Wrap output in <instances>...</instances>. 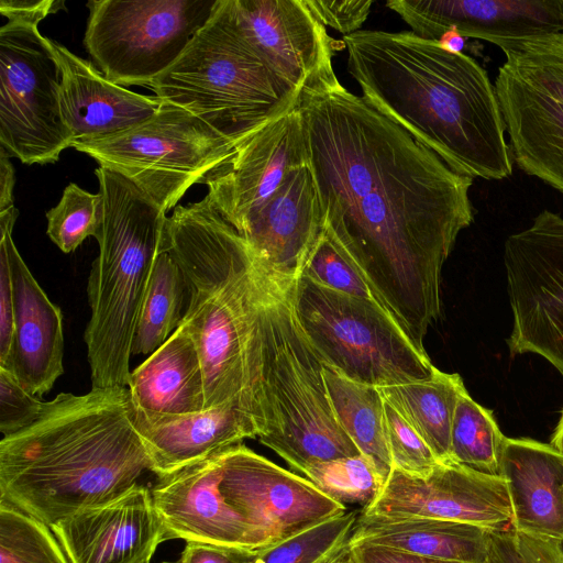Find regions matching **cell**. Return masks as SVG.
Wrapping results in <instances>:
<instances>
[{
    "label": "cell",
    "instance_id": "obj_1",
    "mask_svg": "<svg viewBox=\"0 0 563 563\" xmlns=\"http://www.w3.org/2000/svg\"><path fill=\"white\" fill-rule=\"evenodd\" d=\"M308 166L324 228L417 349L441 313V273L474 221L473 178L336 78L301 89Z\"/></svg>",
    "mask_w": 563,
    "mask_h": 563
},
{
    "label": "cell",
    "instance_id": "obj_2",
    "mask_svg": "<svg viewBox=\"0 0 563 563\" xmlns=\"http://www.w3.org/2000/svg\"><path fill=\"white\" fill-rule=\"evenodd\" d=\"M347 71L362 98L470 178L512 175L495 86L471 56L411 31L344 35Z\"/></svg>",
    "mask_w": 563,
    "mask_h": 563
},
{
    "label": "cell",
    "instance_id": "obj_3",
    "mask_svg": "<svg viewBox=\"0 0 563 563\" xmlns=\"http://www.w3.org/2000/svg\"><path fill=\"white\" fill-rule=\"evenodd\" d=\"M168 252L186 280L180 327L200 355L205 409L233 407L260 438L266 431L263 351L271 271L208 196L175 207Z\"/></svg>",
    "mask_w": 563,
    "mask_h": 563
},
{
    "label": "cell",
    "instance_id": "obj_4",
    "mask_svg": "<svg viewBox=\"0 0 563 563\" xmlns=\"http://www.w3.org/2000/svg\"><path fill=\"white\" fill-rule=\"evenodd\" d=\"M151 471L128 387L60 393L0 441V501L48 527L109 503Z\"/></svg>",
    "mask_w": 563,
    "mask_h": 563
},
{
    "label": "cell",
    "instance_id": "obj_5",
    "mask_svg": "<svg viewBox=\"0 0 563 563\" xmlns=\"http://www.w3.org/2000/svg\"><path fill=\"white\" fill-rule=\"evenodd\" d=\"M103 203L87 285L85 343L92 388L128 387L132 343L157 257L169 251V217L135 184L99 166Z\"/></svg>",
    "mask_w": 563,
    "mask_h": 563
},
{
    "label": "cell",
    "instance_id": "obj_6",
    "mask_svg": "<svg viewBox=\"0 0 563 563\" xmlns=\"http://www.w3.org/2000/svg\"><path fill=\"white\" fill-rule=\"evenodd\" d=\"M147 87L234 145L296 109L299 96L241 35L229 0L218 1L180 57Z\"/></svg>",
    "mask_w": 563,
    "mask_h": 563
},
{
    "label": "cell",
    "instance_id": "obj_7",
    "mask_svg": "<svg viewBox=\"0 0 563 563\" xmlns=\"http://www.w3.org/2000/svg\"><path fill=\"white\" fill-rule=\"evenodd\" d=\"M294 280L271 271L263 351L266 431L258 440L303 474L318 463L361 453L335 417L323 362L296 316Z\"/></svg>",
    "mask_w": 563,
    "mask_h": 563
},
{
    "label": "cell",
    "instance_id": "obj_8",
    "mask_svg": "<svg viewBox=\"0 0 563 563\" xmlns=\"http://www.w3.org/2000/svg\"><path fill=\"white\" fill-rule=\"evenodd\" d=\"M197 494L210 525L243 545H271L346 512L308 478L242 443L206 460Z\"/></svg>",
    "mask_w": 563,
    "mask_h": 563
},
{
    "label": "cell",
    "instance_id": "obj_9",
    "mask_svg": "<svg viewBox=\"0 0 563 563\" xmlns=\"http://www.w3.org/2000/svg\"><path fill=\"white\" fill-rule=\"evenodd\" d=\"M56 0H1L7 23L0 29V144L23 164H49L71 147L62 122V74L51 40L38 31Z\"/></svg>",
    "mask_w": 563,
    "mask_h": 563
},
{
    "label": "cell",
    "instance_id": "obj_10",
    "mask_svg": "<svg viewBox=\"0 0 563 563\" xmlns=\"http://www.w3.org/2000/svg\"><path fill=\"white\" fill-rule=\"evenodd\" d=\"M298 321L322 362L376 387L429 378L435 366L377 301L325 288L303 275L294 280Z\"/></svg>",
    "mask_w": 563,
    "mask_h": 563
},
{
    "label": "cell",
    "instance_id": "obj_11",
    "mask_svg": "<svg viewBox=\"0 0 563 563\" xmlns=\"http://www.w3.org/2000/svg\"><path fill=\"white\" fill-rule=\"evenodd\" d=\"M235 146L197 115L164 100L135 126L71 145L131 180L166 213Z\"/></svg>",
    "mask_w": 563,
    "mask_h": 563
},
{
    "label": "cell",
    "instance_id": "obj_12",
    "mask_svg": "<svg viewBox=\"0 0 563 563\" xmlns=\"http://www.w3.org/2000/svg\"><path fill=\"white\" fill-rule=\"evenodd\" d=\"M219 0H91L84 44L99 70L148 86L184 53Z\"/></svg>",
    "mask_w": 563,
    "mask_h": 563
},
{
    "label": "cell",
    "instance_id": "obj_13",
    "mask_svg": "<svg viewBox=\"0 0 563 563\" xmlns=\"http://www.w3.org/2000/svg\"><path fill=\"white\" fill-rule=\"evenodd\" d=\"M511 355L534 353L563 377V218L548 209L504 245Z\"/></svg>",
    "mask_w": 563,
    "mask_h": 563
},
{
    "label": "cell",
    "instance_id": "obj_14",
    "mask_svg": "<svg viewBox=\"0 0 563 563\" xmlns=\"http://www.w3.org/2000/svg\"><path fill=\"white\" fill-rule=\"evenodd\" d=\"M362 512L460 521L489 531L508 530L512 523L505 478L454 462L440 463L424 476L393 468L378 497Z\"/></svg>",
    "mask_w": 563,
    "mask_h": 563
},
{
    "label": "cell",
    "instance_id": "obj_15",
    "mask_svg": "<svg viewBox=\"0 0 563 563\" xmlns=\"http://www.w3.org/2000/svg\"><path fill=\"white\" fill-rule=\"evenodd\" d=\"M307 165L305 132L296 108L239 143L202 184L214 208L238 231L291 172Z\"/></svg>",
    "mask_w": 563,
    "mask_h": 563
},
{
    "label": "cell",
    "instance_id": "obj_16",
    "mask_svg": "<svg viewBox=\"0 0 563 563\" xmlns=\"http://www.w3.org/2000/svg\"><path fill=\"white\" fill-rule=\"evenodd\" d=\"M229 7L244 40L299 92L336 78L339 43L305 0H229Z\"/></svg>",
    "mask_w": 563,
    "mask_h": 563
},
{
    "label": "cell",
    "instance_id": "obj_17",
    "mask_svg": "<svg viewBox=\"0 0 563 563\" xmlns=\"http://www.w3.org/2000/svg\"><path fill=\"white\" fill-rule=\"evenodd\" d=\"M386 7L421 37L438 41L454 29L503 52L521 41L563 32L562 0H389Z\"/></svg>",
    "mask_w": 563,
    "mask_h": 563
},
{
    "label": "cell",
    "instance_id": "obj_18",
    "mask_svg": "<svg viewBox=\"0 0 563 563\" xmlns=\"http://www.w3.org/2000/svg\"><path fill=\"white\" fill-rule=\"evenodd\" d=\"M19 211H0V246L7 255L12 279L14 328L9 357L3 367L30 394L42 397L64 373V333L60 309L38 285L12 239Z\"/></svg>",
    "mask_w": 563,
    "mask_h": 563
},
{
    "label": "cell",
    "instance_id": "obj_19",
    "mask_svg": "<svg viewBox=\"0 0 563 563\" xmlns=\"http://www.w3.org/2000/svg\"><path fill=\"white\" fill-rule=\"evenodd\" d=\"M51 529L70 563H144L164 542L151 489L141 484Z\"/></svg>",
    "mask_w": 563,
    "mask_h": 563
},
{
    "label": "cell",
    "instance_id": "obj_20",
    "mask_svg": "<svg viewBox=\"0 0 563 563\" xmlns=\"http://www.w3.org/2000/svg\"><path fill=\"white\" fill-rule=\"evenodd\" d=\"M323 229L314 179L307 165L291 172L238 232L268 269L297 278Z\"/></svg>",
    "mask_w": 563,
    "mask_h": 563
},
{
    "label": "cell",
    "instance_id": "obj_21",
    "mask_svg": "<svg viewBox=\"0 0 563 563\" xmlns=\"http://www.w3.org/2000/svg\"><path fill=\"white\" fill-rule=\"evenodd\" d=\"M494 86L512 162L563 195V102L505 62Z\"/></svg>",
    "mask_w": 563,
    "mask_h": 563
},
{
    "label": "cell",
    "instance_id": "obj_22",
    "mask_svg": "<svg viewBox=\"0 0 563 563\" xmlns=\"http://www.w3.org/2000/svg\"><path fill=\"white\" fill-rule=\"evenodd\" d=\"M62 74L59 111L74 143L106 137L150 119L162 99L108 79L90 62L52 41ZM71 144V145H73Z\"/></svg>",
    "mask_w": 563,
    "mask_h": 563
},
{
    "label": "cell",
    "instance_id": "obj_23",
    "mask_svg": "<svg viewBox=\"0 0 563 563\" xmlns=\"http://www.w3.org/2000/svg\"><path fill=\"white\" fill-rule=\"evenodd\" d=\"M134 424L147 451L151 472L158 478L244 439L257 438L251 422L229 405L186 415L146 412L134 407Z\"/></svg>",
    "mask_w": 563,
    "mask_h": 563
},
{
    "label": "cell",
    "instance_id": "obj_24",
    "mask_svg": "<svg viewBox=\"0 0 563 563\" xmlns=\"http://www.w3.org/2000/svg\"><path fill=\"white\" fill-rule=\"evenodd\" d=\"M500 476L511 504V529L562 541L563 454L532 439L506 438Z\"/></svg>",
    "mask_w": 563,
    "mask_h": 563
},
{
    "label": "cell",
    "instance_id": "obj_25",
    "mask_svg": "<svg viewBox=\"0 0 563 563\" xmlns=\"http://www.w3.org/2000/svg\"><path fill=\"white\" fill-rule=\"evenodd\" d=\"M489 536V530L466 522L361 511L349 545L366 542L442 561L487 563Z\"/></svg>",
    "mask_w": 563,
    "mask_h": 563
},
{
    "label": "cell",
    "instance_id": "obj_26",
    "mask_svg": "<svg viewBox=\"0 0 563 563\" xmlns=\"http://www.w3.org/2000/svg\"><path fill=\"white\" fill-rule=\"evenodd\" d=\"M128 389L134 407L146 412L186 415L205 410V374L190 334L179 325L131 372Z\"/></svg>",
    "mask_w": 563,
    "mask_h": 563
},
{
    "label": "cell",
    "instance_id": "obj_27",
    "mask_svg": "<svg viewBox=\"0 0 563 563\" xmlns=\"http://www.w3.org/2000/svg\"><path fill=\"white\" fill-rule=\"evenodd\" d=\"M378 388L385 400L424 440L437 460L452 462V423L459 397L466 389L461 376L435 367L427 379Z\"/></svg>",
    "mask_w": 563,
    "mask_h": 563
},
{
    "label": "cell",
    "instance_id": "obj_28",
    "mask_svg": "<svg viewBox=\"0 0 563 563\" xmlns=\"http://www.w3.org/2000/svg\"><path fill=\"white\" fill-rule=\"evenodd\" d=\"M323 377L341 428L360 453L374 464L385 485L393 463L387 443L385 399L379 388L354 382L324 363Z\"/></svg>",
    "mask_w": 563,
    "mask_h": 563
},
{
    "label": "cell",
    "instance_id": "obj_29",
    "mask_svg": "<svg viewBox=\"0 0 563 563\" xmlns=\"http://www.w3.org/2000/svg\"><path fill=\"white\" fill-rule=\"evenodd\" d=\"M186 280L170 253L156 260L140 311L132 355L152 354L175 332L184 318Z\"/></svg>",
    "mask_w": 563,
    "mask_h": 563
},
{
    "label": "cell",
    "instance_id": "obj_30",
    "mask_svg": "<svg viewBox=\"0 0 563 563\" xmlns=\"http://www.w3.org/2000/svg\"><path fill=\"white\" fill-rule=\"evenodd\" d=\"M506 438L493 411L477 404L465 389L459 397L452 423V462L500 476Z\"/></svg>",
    "mask_w": 563,
    "mask_h": 563
},
{
    "label": "cell",
    "instance_id": "obj_31",
    "mask_svg": "<svg viewBox=\"0 0 563 563\" xmlns=\"http://www.w3.org/2000/svg\"><path fill=\"white\" fill-rule=\"evenodd\" d=\"M357 516L356 511H346L262 548L254 563H328L349 547Z\"/></svg>",
    "mask_w": 563,
    "mask_h": 563
},
{
    "label": "cell",
    "instance_id": "obj_32",
    "mask_svg": "<svg viewBox=\"0 0 563 563\" xmlns=\"http://www.w3.org/2000/svg\"><path fill=\"white\" fill-rule=\"evenodd\" d=\"M0 563H70L51 527L0 501Z\"/></svg>",
    "mask_w": 563,
    "mask_h": 563
},
{
    "label": "cell",
    "instance_id": "obj_33",
    "mask_svg": "<svg viewBox=\"0 0 563 563\" xmlns=\"http://www.w3.org/2000/svg\"><path fill=\"white\" fill-rule=\"evenodd\" d=\"M46 233L64 253H71L88 238L100 236L103 203L100 192L91 194L74 183L66 186L57 206L46 212Z\"/></svg>",
    "mask_w": 563,
    "mask_h": 563
},
{
    "label": "cell",
    "instance_id": "obj_34",
    "mask_svg": "<svg viewBox=\"0 0 563 563\" xmlns=\"http://www.w3.org/2000/svg\"><path fill=\"white\" fill-rule=\"evenodd\" d=\"M303 474L323 494L344 506L358 504L365 508L384 486L374 464L362 454L318 463Z\"/></svg>",
    "mask_w": 563,
    "mask_h": 563
},
{
    "label": "cell",
    "instance_id": "obj_35",
    "mask_svg": "<svg viewBox=\"0 0 563 563\" xmlns=\"http://www.w3.org/2000/svg\"><path fill=\"white\" fill-rule=\"evenodd\" d=\"M503 53L505 63L563 102V32L521 41Z\"/></svg>",
    "mask_w": 563,
    "mask_h": 563
},
{
    "label": "cell",
    "instance_id": "obj_36",
    "mask_svg": "<svg viewBox=\"0 0 563 563\" xmlns=\"http://www.w3.org/2000/svg\"><path fill=\"white\" fill-rule=\"evenodd\" d=\"M300 275L325 288L377 301L360 271L325 228L311 250Z\"/></svg>",
    "mask_w": 563,
    "mask_h": 563
},
{
    "label": "cell",
    "instance_id": "obj_37",
    "mask_svg": "<svg viewBox=\"0 0 563 563\" xmlns=\"http://www.w3.org/2000/svg\"><path fill=\"white\" fill-rule=\"evenodd\" d=\"M385 412L393 468L409 475L424 476L440 464L424 440L386 400Z\"/></svg>",
    "mask_w": 563,
    "mask_h": 563
},
{
    "label": "cell",
    "instance_id": "obj_38",
    "mask_svg": "<svg viewBox=\"0 0 563 563\" xmlns=\"http://www.w3.org/2000/svg\"><path fill=\"white\" fill-rule=\"evenodd\" d=\"M487 563H563L562 541L512 529L490 531Z\"/></svg>",
    "mask_w": 563,
    "mask_h": 563
},
{
    "label": "cell",
    "instance_id": "obj_39",
    "mask_svg": "<svg viewBox=\"0 0 563 563\" xmlns=\"http://www.w3.org/2000/svg\"><path fill=\"white\" fill-rule=\"evenodd\" d=\"M48 401L25 390L12 375L0 367V431L10 437L33 426L45 413Z\"/></svg>",
    "mask_w": 563,
    "mask_h": 563
},
{
    "label": "cell",
    "instance_id": "obj_40",
    "mask_svg": "<svg viewBox=\"0 0 563 563\" xmlns=\"http://www.w3.org/2000/svg\"><path fill=\"white\" fill-rule=\"evenodd\" d=\"M319 21L344 35L360 31L367 19L372 0H305Z\"/></svg>",
    "mask_w": 563,
    "mask_h": 563
},
{
    "label": "cell",
    "instance_id": "obj_41",
    "mask_svg": "<svg viewBox=\"0 0 563 563\" xmlns=\"http://www.w3.org/2000/svg\"><path fill=\"white\" fill-rule=\"evenodd\" d=\"M257 550L189 540L175 561L161 563H254Z\"/></svg>",
    "mask_w": 563,
    "mask_h": 563
},
{
    "label": "cell",
    "instance_id": "obj_42",
    "mask_svg": "<svg viewBox=\"0 0 563 563\" xmlns=\"http://www.w3.org/2000/svg\"><path fill=\"white\" fill-rule=\"evenodd\" d=\"M14 328L12 279L8 255L0 246V366L4 365L11 349Z\"/></svg>",
    "mask_w": 563,
    "mask_h": 563
},
{
    "label": "cell",
    "instance_id": "obj_43",
    "mask_svg": "<svg viewBox=\"0 0 563 563\" xmlns=\"http://www.w3.org/2000/svg\"><path fill=\"white\" fill-rule=\"evenodd\" d=\"M358 563H457L366 542L349 545Z\"/></svg>",
    "mask_w": 563,
    "mask_h": 563
},
{
    "label": "cell",
    "instance_id": "obj_44",
    "mask_svg": "<svg viewBox=\"0 0 563 563\" xmlns=\"http://www.w3.org/2000/svg\"><path fill=\"white\" fill-rule=\"evenodd\" d=\"M15 174L13 165L4 148L0 146V211L11 209L13 205V188Z\"/></svg>",
    "mask_w": 563,
    "mask_h": 563
},
{
    "label": "cell",
    "instance_id": "obj_45",
    "mask_svg": "<svg viewBox=\"0 0 563 563\" xmlns=\"http://www.w3.org/2000/svg\"><path fill=\"white\" fill-rule=\"evenodd\" d=\"M438 44L444 49L461 54L465 47L466 37L460 34L456 30H446L438 41Z\"/></svg>",
    "mask_w": 563,
    "mask_h": 563
},
{
    "label": "cell",
    "instance_id": "obj_46",
    "mask_svg": "<svg viewBox=\"0 0 563 563\" xmlns=\"http://www.w3.org/2000/svg\"><path fill=\"white\" fill-rule=\"evenodd\" d=\"M551 445H553L560 452L563 450V410L556 426V429L551 438Z\"/></svg>",
    "mask_w": 563,
    "mask_h": 563
},
{
    "label": "cell",
    "instance_id": "obj_47",
    "mask_svg": "<svg viewBox=\"0 0 563 563\" xmlns=\"http://www.w3.org/2000/svg\"><path fill=\"white\" fill-rule=\"evenodd\" d=\"M330 563H358L350 548L347 547L342 553H340Z\"/></svg>",
    "mask_w": 563,
    "mask_h": 563
},
{
    "label": "cell",
    "instance_id": "obj_48",
    "mask_svg": "<svg viewBox=\"0 0 563 563\" xmlns=\"http://www.w3.org/2000/svg\"><path fill=\"white\" fill-rule=\"evenodd\" d=\"M561 529H562V541H563V499H562V523H561Z\"/></svg>",
    "mask_w": 563,
    "mask_h": 563
},
{
    "label": "cell",
    "instance_id": "obj_49",
    "mask_svg": "<svg viewBox=\"0 0 563 563\" xmlns=\"http://www.w3.org/2000/svg\"><path fill=\"white\" fill-rule=\"evenodd\" d=\"M151 561H145L144 563H150Z\"/></svg>",
    "mask_w": 563,
    "mask_h": 563
},
{
    "label": "cell",
    "instance_id": "obj_50",
    "mask_svg": "<svg viewBox=\"0 0 563 563\" xmlns=\"http://www.w3.org/2000/svg\"><path fill=\"white\" fill-rule=\"evenodd\" d=\"M561 453L563 454V450L561 451Z\"/></svg>",
    "mask_w": 563,
    "mask_h": 563
},
{
    "label": "cell",
    "instance_id": "obj_51",
    "mask_svg": "<svg viewBox=\"0 0 563 563\" xmlns=\"http://www.w3.org/2000/svg\"><path fill=\"white\" fill-rule=\"evenodd\" d=\"M562 5H563V0H562Z\"/></svg>",
    "mask_w": 563,
    "mask_h": 563
},
{
    "label": "cell",
    "instance_id": "obj_52",
    "mask_svg": "<svg viewBox=\"0 0 563 563\" xmlns=\"http://www.w3.org/2000/svg\"><path fill=\"white\" fill-rule=\"evenodd\" d=\"M334 559H335V558H334ZM331 561H332V560H331ZM331 561H330V562H331ZM330 562H328V563H330Z\"/></svg>",
    "mask_w": 563,
    "mask_h": 563
}]
</instances>
